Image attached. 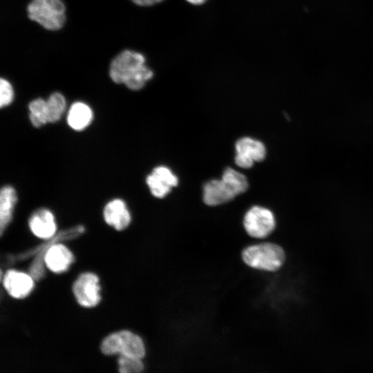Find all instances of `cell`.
<instances>
[{"label":"cell","instance_id":"14","mask_svg":"<svg viewBox=\"0 0 373 373\" xmlns=\"http://www.w3.org/2000/svg\"><path fill=\"white\" fill-rule=\"evenodd\" d=\"M93 111L90 106L84 102L72 104L67 113V123L75 131H82L93 122Z\"/></svg>","mask_w":373,"mask_h":373},{"label":"cell","instance_id":"4","mask_svg":"<svg viewBox=\"0 0 373 373\" xmlns=\"http://www.w3.org/2000/svg\"><path fill=\"white\" fill-rule=\"evenodd\" d=\"M243 261L249 267L269 271H276L283 264L285 254L281 247L263 242L245 248L242 254Z\"/></svg>","mask_w":373,"mask_h":373},{"label":"cell","instance_id":"17","mask_svg":"<svg viewBox=\"0 0 373 373\" xmlns=\"http://www.w3.org/2000/svg\"><path fill=\"white\" fill-rule=\"evenodd\" d=\"M48 123L58 122L66 108L65 97L59 92H54L46 99Z\"/></svg>","mask_w":373,"mask_h":373},{"label":"cell","instance_id":"2","mask_svg":"<svg viewBox=\"0 0 373 373\" xmlns=\"http://www.w3.org/2000/svg\"><path fill=\"white\" fill-rule=\"evenodd\" d=\"M248 189L245 175L234 169L227 168L220 180H211L203 187V200L209 206L226 203Z\"/></svg>","mask_w":373,"mask_h":373},{"label":"cell","instance_id":"9","mask_svg":"<svg viewBox=\"0 0 373 373\" xmlns=\"http://www.w3.org/2000/svg\"><path fill=\"white\" fill-rule=\"evenodd\" d=\"M235 163L243 169L251 168L255 162L263 160L266 155L265 145L249 137L239 139L235 145Z\"/></svg>","mask_w":373,"mask_h":373},{"label":"cell","instance_id":"12","mask_svg":"<svg viewBox=\"0 0 373 373\" xmlns=\"http://www.w3.org/2000/svg\"><path fill=\"white\" fill-rule=\"evenodd\" d=\"M28 223L32 233L39 238L50 239L56 233L55 217L49 209H37L30 216Z\"/></svg>","mask_w":373,"mask_h":373},{"label":"cell","instance_id":"21","mask_svg":"<svg viewBox=\"0 0 373 373\" xmlns=\"http://www.w3.org/2000/svg\"><path fill=\"white\" fill-rule=\"evenodd\" d=\"M186 1L192 5L199 6V5H202L207 0H186Z\"/></svg>","mask_w":373,"mask_h":373},{"label":"cell","instance_id":"13","mask_svg":"<svg viewBox=\"0 0 373 373\" xmlns=\"http://www.w3.org/2000/svg\"><path fill=\"white\" fill-rule=\"evenodd\" d=\"M103 216L105 222L118 231L126 229L131 220L126 203L119 198L113 199L105 205Z\"/></svg>","mask_w":373,"mask_h":373},{"label":"cell","instance_id":"18","mask_svg":"<svg viewBox=\"0 0 373 373\" xmlns=\"http://www.w3.org/2000/svg\"><path fill=\"white\" fill-rule=\"evenodd\" d=\"M119 373H142L144 365L142 358L119 355L118 360Z\"/></svg>","mask_w":373,"mask_h":373},{"label":"cell","instance_id":"16","mask_svg":"<svg viewBox=\"0 0 373 373\" xmlns=\"http://www.w3.org/2000/svg\"><path fill=\"white\" fill-rule=\"evenodd\" d=\"M29 119L32 125L39 128L48 123L46 99L38 97L28 104Z\"/></svg>","mask_w":373,"mask_h":373},{"label":"cell","instance_id":"3","mask_svg":"<svg viewBox=\"0 0 373 373\" xmlns=\"http://www.w3.org/2000/svg\"><path fill=\"white\" fill-rule=\"evenodd\" d=\"M29 19L44 28L56 31L66 21V6L63 0H32L27 6Z\"/></svg>","mask_w":373,"mask_h":373},{"label":"cell","instance_id":"1","mask_svg":"<svg viewBox=\"0 0 373 373\" xmlns=\"http://www.w3.org/2000/svg\"><path fill=\"white\" fill-rule=\"evenodd\" d=\"M108 72L113 82L124 84L132 90L142 89L153 77V72L146 65L144 55L131 50L117 54L112 59Z\"/></svg>","mask_w":373,"mask_h":373},{"label":"cell","instance_id":"11","mask_svg":"<svg viewBox=\"0 0 373 373\" xmlns=\"http://www.w3.org/2000/svg\"><path fill=\"white\" fill-rule=\"evenodd\" d=\"M34 278L28 274L17 270H8L3 279V284L7 292L15 298H24L32 291L35 286Z\"/></svg>","mask_w":373,"mask_h":373},{"label":"cell","instance_id":"5","mask_svg":"<svg viewBox=\"0 0 373 373\" xmlns=\"http://www.w3.org/2000/svg\"><path fill=\"white\" fill-rule=\"evenodd\" d=\"M100 349L104 354L108 356L119 354L142 359L146 354L142 338L128 330L110 334L102 341Z\"/></svg>","mask_w":373,"mask_h":373},{"label":"cell","instance_id":"15","mask_svg":"<svg viewBox=\"0 0 373 373\" xmlns=\"http://www.w3.org/2000/svg\"><path fill=\"white\" fill-rule=\"evenodd\" d=\"M17 196L15 189L10 185H5L0 191V232L2 235L10 222Z\"/></svg>","mask_w":373,"mask_h":373},{"label":"cell","instance_id":"10","mask_svg":"<svg viewBox=\"0 0 373 373\" xmlns=\"http://www.w3.org/2000/svg\"><path fill=\"white\" fill-rule=\"evenodd\" d=\"M146 183L153 196L162 198L178 185V179L167 166H158L147 175Z\"/></svg>","mask_w":373,"mask_h":373},{"label":"cell","instance_id":"19","mask_svg":"<svg viewBox=\"0 0 373 373\" xmlns=\"http://www.w3.org/2000/svg\"><path fill=\"white\" fill-rule=\"evenodd\" d=\"M14 89L11 83L6 79H0V106L4 108L9 106L13 101Z\"/></svg>","mask_w":373,"mask_h":373},{"label":"cell","instance_id":"7","mask_svg":"<svg viewBox=\"0 0 373 373\" xmlns=\"http://www.w3.org/2000/svg\"><path fill=\"white\" fill-rule=\"evenodd\" d=\"M243 224L247 233L256 238H265L276 227L274 213L268 209L254 206L245 213Z\"/></svg>","mask_w":373,"mask_h":373},{"label":"cell","instance_id":"6","mask_svg":"<svg viewBox=\"0 0 373 373\" xmlns=\"http://www.w3.org/2000/svg\"><path fill=\"white\" fill-rule=\"evenodd\" d=\"M84 231L83 227L68 231L63 236H57L52 240L50 244L44 246L45 252L44 255V263L51 271L57 274L64 272L68 269L74 261L73 253L65 245L56 243L64 238L76 236Z\"/></svg>","mask_w":373,"mask_h":373},{"label":"cell","instance_id":"8","mask_svg":"<svg viewBox=\"0 0 373 373\" xmlns=\"http://www.w3.org/2000/svg\"><path fill=\"white\" fill-rule=\"evenodd\" d=\"M98 276L92 272L79 276L73 285V291L77 303L84 307H93L101 300Z\"/></svg>","mask_w":373,"mask_h":373},{"label":"cell","instance_id":"20","mask_svg":"<svg viewBox=\"0 0 373 373\" xmlns=\"http://www.w3.org/2000/svg\"><path fill=\"white\" fill-rule=\"evenodd\" d=\"M134 3L141 6H149L160 3L164 0H131Z\"/></svg>","mask_w":373,"mask_h":373}]
</instances>
